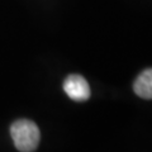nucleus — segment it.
<instances>
[{"label":"nucleus","mask_w":152,"mask_h":152,"mask_svg":"<svg viewBox=\"0 0 152 152\" xmlns=\"http://www.w3.org/2000/svg\"><path fill=\"white\" fill-rule=\"evenodd\" d=\"M10 136L17 150L20 152L36 151L41 140L39 128L29 119H18L14 122L10 126Z\"/></svg>","instance_id":"1"},{"label":"nucleus","mask_w":152,"mask_h":152,"mask_svg":"<svg viewBox=\"0 0 152 152\" xmlns=\"http://www.w3.org/2000/svg\"><path fill=\"white\" fill-rule=\"evenodd\" d=\"M64 90L75 102H86L90 98V86L81 75H69L64 81Z\"/></svg>","instance_id":"2"},{"label":"nucleus","mask_w":152,"mask_h":152,"mask_svg":"<svg viewBox=\"0 0 152 152\" xmlns=\"http://www.w3.org/2000/svg\"><path fill=\"white\" fill-rule=\"evenodd\" d=\"M133 90L142 99H152V67L146 69L137 76Z\"/></svg>","instance_id":"3"}]
</instances>
